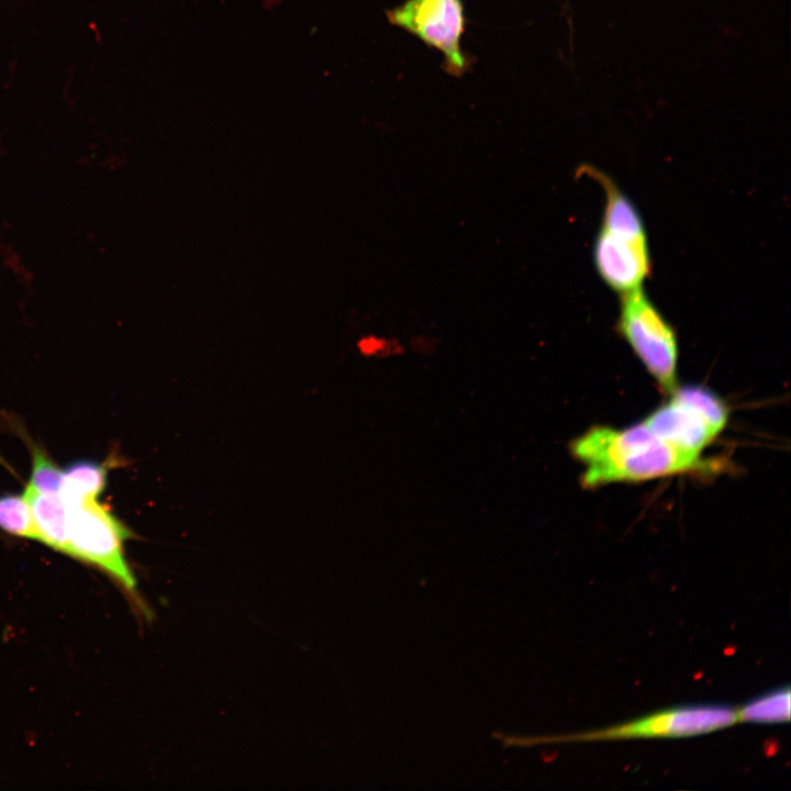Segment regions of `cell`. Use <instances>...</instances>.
<instances>
[{"instance_id": "obj_1", "label": "cell", "mask_w": 791, "mask_h": 791, "mask_svg": "<svg viewBox=\"0 0 791 791\" xmlns=\"http://www.w3.org/2000/svg\"><path fill=\"white\" fill-rule=\"evenodd\" d=\"M570 452L586 466L581 476L586 488L644 481L702 466L700 456L662 442L643 422L623 430L594 426L571 442Z\"/></svg>"}, {"instance_id": "obj_2", "label": "cell", "mask_w": 791, "mask_h": 791, "mask_svg": "<svg viewBox=\"0 0 791 791\" xmlns=\"http://www.w3.org/2000/svg\"><path fill=\"white\" fill-rule=\"evenodd\" d=\"M69 509L67 555L107 573L142 606L136 578L125 558L124 543L131 531L97 500Z\"/></svg>"}, {"instance_id": "obj_3", "label": "cell", "mask_w": 791, "mask_h": 791, "mask_svg": "<svg viewBox=\"0 0 791 791\" xmlns=\"http://www.w3.org/2000/svg\"><path fill=\"white\" fill-rule=\"evenodd\" d=\"M616 330L660 389L671 394L678 387L677 335L642 287L621 294Z\"/></svg>"}, {"instance_id": "obj_4", "label": "cell", "mask_w": 791, "mask_h": 791, "mask_svg": "<svg viewBox=\"0 0 791 791\" xmlns=\"http://www.w3.org/2000/svg\"><path fill=\"white\" fill-rule=\"evenodd\" d=\"M738 722L737 710L726 705H689L649 714L605 729L561 736H522L521 745L638 737H683L717 731Z\"/></svg>"}, {"instance_id": "obj_5", "label": "cell", "mask_w": 791, "mask_h": 791, "mask_svg": "<svg viewBox=\"0 0 791 791\" xmlns=\"http://www.w3.org/2000/svg\"><path fill=\"white\" fill-rule=\"evenodd\" d=\"M387 18L393 25L438 49L448 74L459 77L468 70L470 60L460 48L465 30L460 0H408L387 11Z\"/></svg>"}, {"instance_id": "obj_6", "label": "cell", "mask_w": 791, "mask_h": 791, "mask_svg": "<svg viewBox=\"0 0 791 791\" xmlns=\"http://www.w3.org/2000/svg\"><path fill=\"white\" fill-rule=\"evenodd\" d=\"M592 258L600 278L621 294L642 287L651 271L647 238L632 237L602 227L593 243Z\"/></svg>"}, {"instance_id": "obj_7", "label": "cell", "mask_w": 791, "mask_h": 791, "mask_svg": "<svg viewBox=\"0 0 791 791\" xmlns=\"http://www.w3.org/2000/svg\"><path fill=\"white\" fill-rule=\"evenodd\" d=\"M643 423L657 438L697 456L717 435L698 412L673 398L651 412Z\"/></svg>"}, {"instance_id": "obj_8", "label": "cell", "mask_w": 791, "mask_h": 791, "mask_svg": "<svg viewBox=\"0 0 791 791\" xmlns=\"http://www.w3.org/2000/svg\"><path fill=\"white\" fill-rule=\"evenodd\" d=\"M24 497L29 503L37 541L67 555L69 509L59 493L37 491L25 487Z\"/></svg>"}, {"instance_id": "obj_9", "label": "cell", "mask_w": 791, "mask_h": 791, "mask_svg": "<svg viewBox=\"0 0 791 791\" xmlns=\"http://www.w3.org/2000/svg\"><path fill=\"white\" fill-rule=\"evenodd\" d=\"M108 466L91 460H78L64 470L59 494L68 508L97 500L107 484Z\"/></svg>"}, {"instance_id": "obj_10", "label": "cell", "mask_w": 791, "mask_h": 791, "mask_svg": "<svg viewBox=\"0 0 791 791\" xmlns=\"http://www.w3.org/2000/svg\"><path fill=\"white\" fill-rule=\"evenodd\" d=\"M670 396L698 412L716 434L725 427L728 409L710 389L701 386L677 387Z\"/></svg>"}, {"instance_id": "obj_11", "label": "cell", "mask_w": 791, "mask_h": 791, "mask_svg": "<svg viewBox=\"0 0 791 791\" xmlns=\"http://www.w3.org/2000/svg\"><path fill=\"white\" fill-rule=\"evenodd\" d=\"M789 687L775 690L737 709L738 722L776 723L790 718Z\"/></svg>"}, {"instance_id": "obj_12", "label": "cell", "mask_w": 791, "mask_h": 791, "mask_svg": "<svg viewBox=\"0 0 791 791\" xmlns=\"http://www.w3.org/2000/svg\"><path fill=\"white\" fill-rule=\"evenodd\" d=\"M0 528L14 536L37 541L30 506L24 494L0 495Z\"/></svg>"}, {"instance_id": "obj_13", "label": "cell", "mask_w": 791, "mask_h": 791, "mask_svg": "<svg viewBox=\"0 0 791 791\" xmlns=\"http://www.w3.org/2000/svg\"><path fill=\"white\" fill-rule=\"evenodd\" d=\"M32 471L27 486L48 493H59L64 470L36 444L31 445Z\"/></svg>"}]
</instances>
